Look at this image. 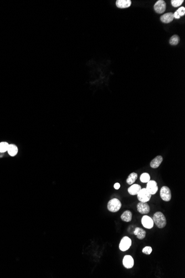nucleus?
Masks as SVG:
<instances>
[{
    "instance_id": "1a4fd4ad",
    "label": "nucleus",
    "mask_w": 185,
    "mask_h": 278,
    "mask_svg": "<svg viewBox=\"0 0 185 278\" xmlns=\"http://www.w3.org/2000/svg\"><path fill=\"white\" fill-rule=\"evenodd\" d=\"M141 223L144 227L148 229L153 228L154 225L153 219L147 215H144L141 218Z\"/></svg>"
},
{
    "instance_id": "4468645a",
    "label": "nucleus",
    "mask_w": 185,
    "mask_h": 278,
    "mask_svg": "<svg viewBox=\"0 0 185 278\" xmlns=\"http://www.w3.org/2000/svg\"><path fill=\"white\" fill-rule=\"evenodd\" d=\"M141 188H142L141 187L139 184H132V185L128 188V191L130 195H137Z\"/></svg>"
},
{
    "instance_id": "39448f33",
    "label": "nucleus",
    "mask_w": 185,
    "mask_h": 278,
    "mask_svg": "<svg viewBox=\"0 0 185 278\" xmlns=\"http://www.w3.org/2000/svg\"><path fill=\"white\" fill-rule=\"evenodd\" d=\"M132 242L131 239L128 237H123L119 244V249L122 252H125L128 250L132 246Z\"/></svg>"
},
{
    "instance_id": "412c9836",
    "label": "nucleus",
    "mask_w": 185,
    "mask_h": 278,
    "mask_svg": "<svg viewBox=\"0 0 185 278\" xmlns=\"http://www.w3.org/2000/svg\"><path fill=\"white\" fill-rule=\"evenodd\" d=\"M9 144L5 142H2L0 143V152L4 153L5 152H7L8 147H9Z\"/></svg>"
},
{
    "instance_id": "2eb2a0df",
    "label": "nucleus",
    "mask_w": 185,
    "mask_h": 278,
    "mask_svg": "<svg viewBox=\"0 0 185 278\" xmlns=\"http://www.w3.org/2000/svg\"><path fill=\"white\" fill-rule=\"evenodd\" d=\"M134 234L137 237L138 239L140 240H142L145 238L146 233L145 230L141 228H136L134 231Z\"/></svg>"
},
{
    "instance_id": "a211bd4d",
    "label": "nucleus",
    "mask_w": 185,
    "mask_h": 278,
    "mask_svg": "<svg viewBox=\"0 0 185 278\" xmlns=\"http://www.w3.org/2000/svg\"><path fill=\"white\" fill-rule=\"evenodd\" d=\"M138 177V174L136 173L135 172H132L129 176L127 179H126V183L129 185H132L135 183L136 180L137 179Z\"/></svg>"
},
{
    "instance_id": "6e6552de",
    "label": "nucleus",
    "mask_w": 185,
    "mask_h": 278,
    "mask_svg": "<svg viewBox=\"0 0 185 278\" xmlns=\"http://www.w3.org/2000/svg\"><path fill=\"white\" fill-rule=\"evenodd\" d=\"M137 209L139 213L142 214H147L150 211V207L147 202H140L137 205Z\"/></svg>"
},
{
    "instance_id": "6ab92c4d",
    "label": "nucleus",
    "mask_w": 185,
    "mask_h": 278,
    "mask_svg": "<svg viewBox=\"0 0 185 278\" xmlns=\"http://www.w3.org/2000/svg\"><path fill=\"white\" fill-rule=\"evenodd\" d=\"M180 40V39L179 36L177 35H174V36L171 37V38L170 39V41H169V43L172 46H176L179 43Z\"/></svg>"
},
{
    "instance_id": "f3484780",
    "label": "nucleus",
    "mask_w": 185,
    "mask_h": 278,
    "mask_svg": "<svg viewBox=\"0 0 185 278\" xmlns=\"http://www.w3.org/2000/svg\"><path fill=\"white\" fill-rule=\"evenodd\" d=\"M18 149L16 145L11 144L9 145V147L7 150L8 154L12 157H14L18 153Z\"/></svg>"
},
{
    "instance_id": "9b49d317",
    "label": "nucleus",
    "mask_w": 185,
    "mask_h": 278,
    "mask_svg": "<svg viewBox=\"0 0 185 278\" xmlns=\"http://www.w3.org/2000/svg\"><path fill=\"white\" fill-rule=\"evenodd\" d=\"M162 161H163V157L161 155H157L154 159H153L151 161L150 165L152 168L156 169L160 166Z\"/></svg>"
},
{
    "instance_id": "393cba45",
    "label": "nucleus",
    "mask_w": 185,
    "mask_h": 278,
    "mask_svg": "<svg viewBox=\"0 0 185 278\" xmlns=\"http://www.w3.org/2000/svg\"><path fill=\"white\" fill-rule=\"evenodd\" d=\"M114 187L115 189H117V190L120 187V184H119V183H117L114 184Z\"/></svg>"
},
{
    "instance_id": "0eeeda50",
    "label": "nucleus",
    "mask_w": 185,
    "mask_h": 278,
    "mask_svg": "<svg viewBox=\"0 0 185 278\" xmlns=\"http://www.w3.org/2000/svg\"><path fill=\"white\" fill-rule=\"evenodd\" d=\"M166 5L163 0L157 1L154 5V10L157 14H162L166 10Z\"/></svg>"
},
{
    "instance_id": "f03ea898",
    "label": "nucleus",
    "mask_w": 185,
    "mask_h": 278,
    "mask_svg": "<svg viewBox=\"0 0 185 278\" xmlns=\"http://www.w3.org/2000/svg\"><path fill=\"white\" fill-rule=\"evenodd\" d=\"M108 209L113 213L117 212L120 209L121 203L118 199L113 198L110 200L108 203Z\"/></svg>"
},
{
    "instance_id": "7ed1b4c3",
    "label": "nucleus",
    "mask_w": 185,
    "mask_h": 278,
    "mask_svg": "<svg viewBox=\"0 0 185 278\" xmlns=\"http://www.w3.org/2000/svg\"><path fill=\"white\" fill-rule=\"evenodd\" d=\"M151 194L146 190V188H141L138 193V199L141 202H147L151 198Z\"/></svg>"
},
{
    "instance_id": "f257e3e1",
    "label": "nucleus",
    "mask_w": 185,
    "mask_h": 278,
    "mask_svg": "<svg viewBox=\"0 0 185 278\" xmlns=\"http://www.w3.org/2000/svg\"><path fill=\"white\" fill-rule=\"evenodd\" d=\"M153 223L155 224L157 227L160 229H162L165 227L167 224L166 217L164 214L160 212H157L153 214Z\"/></svg>"
},
{
    "instance_id": "5701e85b",
    "label": "nucleus",
    "mask_w": 185,
    "mask_h": 278,
    "mask_svg": "<svg viewBox=\"0 0 185 278\" xmlns=\"http://www.w3.org/2000/svg\"><path fill=\"white\" fill-rule=\"evenodd\" d=\"M152 251H153L152 248L151 246H145L142 250V253L145 254H146V255L151 254V253H152Z\"/></svg>"
},
{
    "instance_id": "4be33fe9",
    "label": "nucleus",
    "mask_w": 185,
    "mask_h": 278,
    "mask_svg": "<svg viewBox=\"0 0 185 278\" xmlns=\"http://www.w3.org/2000/svg\"><path fill=\"white\" fill-rule=\"evenodd\" d=\"M183 2H184L183 0H172L171 5L174 8H177L178 6H181Z\"/></svg>"
},
{
    "instance_id": "9d476101",
    "label": "nucleus",
    "mask_w": 185,
    "mask_h": 278,
    "mask_svg": "<svg viewBox=\"0 0 185 278\" xmlns=\"http://www.w3.org/2000/svg\"><path fill=\"white\" fill-rule=\"evenodd\" d=\"M123 264L126 269H131L134 265V260L131 255H126L123 258Z\"/></svg>"
},
{
    "instance_id": "a878e982",
    "label": "nucleus",
    "mask_w": 185,
    "mask_h": 278,
    "mask_svg": "<svg viewBox=\"0 0 185 278\" xmlns=\"http://www.w3.org/2000/svg\"><path fill=\"white\" fill-rule=\"evenodd\" d=\"M3 155H4V153L0 152V158H1V157L3 156Z\"/></svg>"
},
{
    "instance_id": "f8f14e48",
    "label": "nucleus",
    "mask_w": 185,
    "mask_h": 278,
    "mask_svg": "<svg viewBox=\"0 0 185 278\" xmlns=\"http://www.w3.org/2000/svg\"><path fill=\"white\" fill-rule=\"evenodd\" d=\"M174 19V15L172 12L166 13L161 16L160 17L161 21L164 23H168L172 22Z\"/></svg>"
},
{
    "instance_id": "dca6fc26",
    "label": "nucleus",
    "mask_w": 185,
    "mask_h": 278,
    "mask_svg": "<svg viewBox=\"0 0 185 278\" xmlns=\"http://www.w3.org/2000/svg\"><path fill=\"white\" fill-rule=\"evenodd\" d=\"M132 213L130 210H126L121 214V220L125 222H130L132 219Z\"/></svg>"
},
{
    "instance_id": "20e7f679",
    "label": "nucleus",
    "mask_w": 185,
    "mask_h": 278,
    "mask_svg": "<svg viewBox=\"0 0 185 278\" xmlns=\"http://www.w3.org/2000/svg\"><path fill=\"white\" fill-rule=\"evenodd\" d=\"M160 194L161 198L165 202H169L171 200L172 197L171 190L167 186H163L161 188Z\"/></svg>"
},
{
    "instance_id": "ddd939ff",
    "label": "nucleus",
    "mask_w": 185,
    "mask_h": 278,
    "mask_svg": "<svg viewBox=\"0 0 185 278\" xmlns=\"http://www.w3.org/2000/svg\"><path fill=\"white\" fill-rule=\"evenodd\" d=\"M132 1L130 0H117L116 1V5L118 8H128L131 6Z\"/></svg>"
},
{
    "instance_id": "423d86ee",
    "label": "nucleus",
    "mask_w": 185,
    "mask_h": 278,
    "mask_svg": "<svg viewBox=\"0 0 185 278\" xmlns=\"http://www.w3.org/2000/svg\"><path fill=\"white\" fill-rule=\"evenodd\" d=\"M146 190L149 191L150 194L151 195H154L158 191V186L156 182L155 181H149L146 185Z\"/></svg>"
},
{
    "instance_id": "aec40b11",
    "label": "nucleus",
    "mask_w": 185,
    "mask_h": 278,
    "mask_svg": "<svg viewBox=\"0 0 185 278\" xmlns=\"http://www.w3.org/2000/svg\"><path fill=\"white\" fill-rule=\"evenodd\" d=\"M140 179L142 183H147L149 181H150V176L149 174L147 173H142L140 176Z\"/></svg>"
},
{
    "instance_id": "b1692460",
    "label": "nucleus",
    "mask_w": 185,
    "mask_h": 278,
    "mask_svg": "<svg viewBox=\"0 0 185 278\" xmlns=\"http://www.w3.org/2000/svg\"><path fill=\"white\" fill-rule=\"evenodd\" d=\"M180 17L183 16L185 14V8L184 7H181L179 8L177 11H176Z\"/></svg>"
}]
</instances>
